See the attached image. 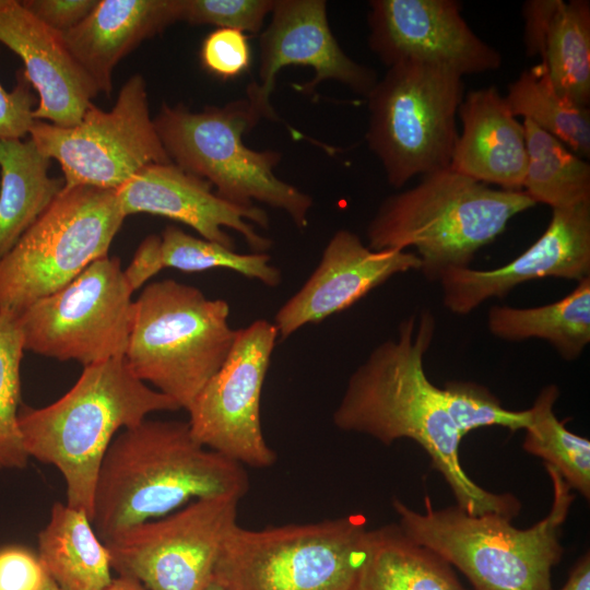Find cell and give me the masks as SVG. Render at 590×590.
<instances>
[{
  "label": "cell",
  "instance_id": "2",
  "mask_svg": "<svg viewBox=\"0 0 590 590\" xmlns=\"http://www.w3.org/2000/svg\"><path fill=\"white\" fill-rule=\"evenodd\" d=\"M249 486L245 467L201 445L188 422L144 420L109 445L97 476L92 524L106 543L196 499H241Z\"/></svg>",
  "mask_w": 590,
  "mask_h": 590
},
{
  "label": "cell",
  "instance_id": "31",
  "mask_svg": "<svg viewBox=\"0 0 590 590\" xmlns=\"http://www.w3.org/2000/svg\"><path fill=\"white\" fill-rule=\"evenodd\" d=\"M163 269L200 272L211 269H228L246 278L260 281L267 286H279L281 271L270 263L266 252L237 253L217 243L197 238L169 225L161 236Z\"/></svg>",
  "mask_w": 590,
  "mask_h": 590
},
{
  "label": "cell",
  "instance_id": "17",
  "mask_svg": "<svg viewBox=\"0 0 590 590\" xmlns=\"http://www.w3.org/2000/svg\"><path fill=\"white\" fill-rule=\"evenodd\" d=\"M544 278H590V203L552 210L544 233L520 256L492 270L452 268L440 278L442 303L467 315L488 298L504 297L517 285Z\"/></svg>",
  "mask_w": 590,
  "mask_h": 590
},
{
  "label": "cell",
  "instance_id": "5",
  "mask_svg": "<svg viewBox=\"0 0 590 590\" xmlns=\"http://www.w3.org/2000/svg\"><path fill=\"white\" fill-rule=\"evenodd\" d=\"M553 485L548 514L534 526L516 528L497 512L469 515L450 506L435 509L425 497L424 512L398 498L392 507L400 529L459 569L474 590H552V569L560 560L562 526L575 496L552 467L544 464Z\"/></svg>",
  "mask_w": 590,
  "mask_h": 590
},
{
  "label": "cell",
  "instance_id": "14",
  "mask_svg": "<svg viewBox=\"0 0 590 590\" xmlns=\"http://www.w3.org/2000/svg\"><path fill=\"white\" fill-rule=\"evenodd\" d=\"M279 338L273 322L258 319L237 330L225 362L187 410L192 436L240 464L266 469L276 461L261 425V393Z\"/></svg>",
  "mask_w": 590,
  "mask_h": 590
},
{
  "label": "cell",
  "instance_id": "7",
  "mask_svg": "<svg viewBox=\"0 0 590 590\" xmlns=\"http://www.w3.org/2000/svg\"><path fill=\"white\" fill-rule=\"evenodd\" d=\"M247 98L193 113L184 104L163 103L153 119L170 161L209 181L222 199L238 205L261 202L284 211L298 228L306 227L312 199L274 174L281 153L256 151L244 142L260 120Z\"/></svg>",
  "mask_w": 590,
  "mask_h": 590
},
{
  "label": "cell",
  "instance_id": "40",
  "mask_svg": "<svg viewBox=\"0 0 590 590\" xmlns=\"http://www.w3.org/2000/svg\"><path fill=\"white\" fill-rule=\"evenodd\" d=\"M559 0H530L523 3L524 44L529 56H541L543 36Z\"/></svg>",
  "mask_w": 590,
  "mask_h": 590
},
{
  "label": "cell",
  "instance_id": "30",
  "mask_svg": "<svg viewBox=\"0 0 590 590\" xmlns=\"http://www.w3.org/2000/svg\"><path fill=\"white\" fill-rule=\"evenodd\" d=\"M556 385L545 386L529 409L522 448L552 467L570 489L590 498V441L568 430L554 413Z\"/></svg>",
  "mask_w": 590,
  "mask_h": 590
},
{
  "label": "cell",
  "instance_id": "29",
  "mask_svg": "<svg viewBox=\"0 0 590 590\" xmlns=\"http://www.w3.org/2000/svg\"><path fill=\"white\" fill-rule=\"evenodd\" d=\"M505 99L514 114L532 121L582 158L590 156V110L559 94L544 64L523 71L508 85Z\"/></svg>",
  "mask_w": 590,
  "mask_h": 590
},
{
  "label": "cell",
  "instance_id": "37",
  "mask_svg": "<svg viewBox=\"0 0 590 590\" xmlns=\"http://www.w3.org/2000/svg\"><path fill=\"white\" fill-rule=\"evenodd\" d=\"M38 555L23 546L0 548V590H40L46 581Z\"/></svg>",
  "mask_w": 590,
  "mask_h": 590
},
{
  "label": "cell",
  "instance_id": "35",
  "mask_svg": "<svg viewBox=\"0 0 590 590\" xmlns=\"http://www.w3.org/2000/svg\"><path fill=\"white\" fill-rule=\"evenodd\" d=\"M200 58L203 67L222 79L243 73L250 63L251 51L245 33L231 28H216L203 40Z\"/></svg>",
  "mask_w": 590,
  "mask_h": 590
},
{
  "label": "cell",
  "instance_id": "3",
  "mask_svg": "<svg viewBox=\"0 0 590 590\" xmlns=\"http://www.w3.org/2000/svg\"><path fill=\"white\" fill-rule=\"evenodd\" d=\"M177 410L173 399L137 378L125 357H116L85 366L54 403L22 406L19 426L28 457L56 467L66 483V504L92 520L98 472L116 433L153 412Z\"/></svg>",
  "mask_w": 590,
  "mask_h": 590
},
{
  "label": "cell",
  "instance_id": "19",
  "mask_svg": "<svg viewBox=\"0 0 590 590\" xmlns=\"http://www.w3.org/2000/svg\"><path fill=\"white\" fill-rule=\"evenodd\" d=\"M420 269L413 251L371 250L355 233L339 229L308 280L275 314L279 337L345 310L396 274Z\"/></svg>",
  "mask_w": 590,
  "mask_h": 590
},
{
  "label": "cell",
  "instance_id": "27",
  "mask_svg": "<svg viewBox=\"0 0 590 590\" xmlns=\"http://www.w3.org/2000/svg\"><path fill=\"white\" fill-rule=\"evenodd\" d=\"M527 168L522 190L554 209L590 203V165L562 141L523 119Z\"/></svg>",
  "mask_w": 590,
  "mask_h": 590
},
{
  "label": "cell",
  "instance_id": "1",
  "mask_svg": "<svg viewBox=\"0 0 590 590\" xmlns=\"http://www.w3.org/2000/svg\"><path fill=\"white\" fill-rule=\"evenodd\" d=\"M436 320L429 310L400 322L397 340L376 346L351 375L333 413L344 432L368 435L389 446L400 438L417 442L469 515L489 512L515 518L521 504L509 493L495 494L468 476L459 459L461 437L446 410L442 391L424 370Z\"/></svg>",
  "mask_w": 590,
  "mask_h": 590
},
{
  "label": "cell",
  "instance_id": "16",
  "mask_svg": "<svg viewBox=\"0 0 590 590\" xmlns=\"http://www.w3.org/2000/svg\"><path fill=\"white\" fill-rule=\"evenodd\" d=\"M368 46L390 68L417 61L482 74L502 66L500 52L480 38L456 0H371Z\"/></svg>",
  "mask_w": 590,
  "mask_h": 590
},
{
  "label": "cell",
  "instance_id": "9",
  "mask_svg": "<svg viewBox=\"0 0 590 590\" xmlns=\"http://www.w3.org/2000/svg\"><path fill=\"white\" fill-rule=\"evenodd\" d=\"M463 97V76L451 69L417 61L387 68L366 97L365 139L391 186L450 165Z\"/></svg>",
  "mask_w": 590,
  "mask_h": 590
},
{
  "label": "cell",
  "instance_id": "34",
  "mask_svg": "<svg viewBox=\"0 0 590 590\" xmlns=\"http://www.w3.org/2000/svg\"><path fill=\"white\" fill-rule=\"evenodd\" d=\"M275 0H181L180 21L257 34Z\"/></svg>",
  "mask_w": 590,
  "mask_h": 590
},
{
  "label": "cell",
  "instance_id": "41",
  "mask_svg": "<svg viewBox=\"0 0 590 590\" xmlns=\"http://www.w3.org/2000/svg\"><path fill=\"white\" fill-rule=\"evenodd\" d=\"M559 590H590V555L583 554L574 565L569 577Z\"/></svg>",
  "mask_w": 590,
  "mask_h": 590
},
{
  "label": "cell",
  "instance_id": "23",
  "mask_svg": "<svg viewBox=\"0 0 590 590\" xmlns=\"http://www.w3.org/2000/svg\"><path fill=\"white\" fill-rule=\"evenodd\" d=\"M50 158L30 138L0 139V259L64 188L48 175Z\"/></svg>",
  "mask_w": 590,
  "mask_h": 590
},
{
  "label": "cell",
  "instance_id": "8",
  "mask_svg": "<svg viewBox=\"0 0 590 590\" xmlns=\"http://www.w3.org/2000/svg\"><path fill=\"white\" fill-rule=\"evenodd\" d=\"M368 531L362 514L261 530L237 524L213 580L226 590H357Z\"/></svg>",
  "mask_w": 590,
  "mask_h": 590
},
{
  "label": "cell",
  "instance_id": "18",
  "mask_svg": "<svg viewBox=\"0 0 590 590\" xmlns=\"http://www.w3.org/2000/svg\"><path fill=\"white\" fill-rule=\"evenodd\" d=\"M122 213H148L181 222L203 239L235 248L223 229L240 234L253 252H266L272 241L258 234L255 225L269 227L267 212L256 205H238L219 197L212 185L182 170L173 162L150 164L116 190Z\"/></svg>",
  "mask_w": 590,
  "mask_h": 590
},
{
  "label": "cell",
  "instance_id": "12",
  "mask_svg": "<svg viewBox=\"0 0 590 590\" xmlns=\"http://www.w3.org/2000/svg\"><path fill=\"white\" fill-rule=\"evenodd\" d=\"M28 134L45 156L60 164L63 189L117 190L141 168L172 162L150 116L141 74L128 79L109 111L92 103L78 125L35 120Z\"/></svg>",
  "mask_w": 590,
  "mask_h": 590
},
{
  "label": "cell",
  "instance_id": "22",
  "mask_svg": "<svg viewBox=\"0 0 590 590\" xmlns=\"http://www.w3.org/2000/svg\"><path fill=\"white\" fill-rule=\"evenodd\" d=\"M181 0H97L63 40L98 93L110 96L117 63L142 42L180 21Z\"/></svg>",
  "mask_w": 590,
  "mask_h": 590
},
{
  "label": "cell",
  "instance_id": "15",
  "mask_svg": "<svg viewBox=\"0 0 590 590\" xmlns=\"http://www.w3.org/2000/svg\"><path fill=\"white\" fill-rule=\"evenodd\" d=\"M258 82L247 86V101L260 118L278 120L271 95L281 69L309 67L311 81L295 85L304 94H312L327 80L345 85L367 97L378 81L377 72L354 61L332 34L324 0H275L271 21L260 35Z\"/></svg>",
  "mask_w": 590,
  "mask_h": 590
},
{
  "label": "cell",
  "instance_id": "26",
  "mask_svg": "<svg viewBox=\"0 0 590 590\" xmlns=\"http://www.w3.org/2000/svg\"><path fill=\"white\" fill-rule=\"evenodd\" d=\"M488 331L505 341L541 339L566 361L578 358L590 342V278L554 303L531 307L492 306Z\"/></svg>",
  "mask_w": 590,
  "mask_h": 590
},
{
  "label": "cell",
  "instance_id": "39",
  "mask_svg": "<svg viewBox=\"0 0 590 590\" xmlns=\"http://www.w3.org/2000/svg\"><path fill=\"white\" fill-rule=\"evenodd\" d=\"M161 270H163L161 236L149 235L139 245L132 261L123 269V274L130 288L134 292Z\"/></svg>",
  "mask_w": 590,
  "mask_h": 590
},
{
  "label": "cell",
  "instance_id": "38",
  "mask_svg": "<svg viewBox=\"0 0 590 590\" xmlns=\"http://www.w3.org/2000/svg\"><path fill=\"white\" fill-rule=\"evenodd\" d=\"M20 2L38 21L63 35L88 15L97 0H24Z\"/></svg>",
  "mask_w": 590,
  "mask_h": 590
},
{
  "label": "cell",
  "instance_id": "28",
  "mask_svg": "<svg viewBox=\"0 0 590 590\" xmlns=\"http://www.w3.org/2000/svg\"><path fill=\"white\" fill-rule=\"evenodd\" d=\"M542 63L554 88L576 104L590 103V2L558 1L546 25Z\"/></svg>",
  "mask_w": 590,
  "mask_h": 590
},
{
  "label": "cell",
  "instance_id": "25",
  "mask_svg": "<svg viewBox=\"0 0 590 590\" xmlns=\"http://www.w3.org/2000/svg\"><path fill=\"white\" fill-rule=\"evenodd\" d=\"M357 590H467L452 566L397 524L369 530Z\"/></svg>",
  "mask_w": 590,
  "mask_h": 590
},
{
  "label": "cell",
  "instance_id": "24",
  "mask_svg": "<svg viewBox=\"0 0 590 590\" xmlns=\"http://www.w3.org/2000/svg\"><path fill=\"white\" fill-rule=\"evenodd\" d=\"M38 558L60 590H104L113 580L108 550L91 518L60 502L38 533Z\"/></svg>",
  "mask_w": 590,
  "mask_h": 590
},
{
  "label": "cell",
  "instance_id": "4",
  "mask_svg": "<svg viewBox=\"0 0 590 590\" xmlns=\"http://www.w3.org/2000/svg\"><path fill=\"white\" fill-rule=\"evenodd\" d=\"M535 205L523 190L491 188L448 166L382 201L367 226L368 247H412L420 271L427 280H439L449 269L470 267L512 217Z\"/></svg>",
  "mask_w": 590,
  "mask_h": 590
},
{
  "label": "cell",
  "instance_id": "10",
  "mask_svg": "<svg viewBox=\"0 0 590 590\" xmlns=\"http://www.w3.org/2000/svg\"><path fill=\"white\" fill-rule=\"evenodd\" d=\"M125 219L114 189H63L0 259V309L19 314L66 286L108 255Z\"/></svg>",
  "mask_w": 590,
  "mask_h": 590
},
{
  "label": "cell",
  "instance_id": "44",
  "mask_svg": "<svg viewBox=\"0 0 590 590\" xmlns=\"http://www.w3.org/2000/svg\"><path fill=\"white\" fill-rule=\"evenodd\" d=\"M205 590H226V589L222 587L220 583H217L215 580H212Z\"/></svg>",
  "mask_w": 590,
  "mask_h": 590
},
{
  "label": "cell",
  "instance_id": "6",
  "mask_svg": "<svg viewBox=\"0 0 590 590\" xmlns=\"http://www.w3.org/2000/svg\"><path fill=\"white\" fill-rule=\"evenodd\" d=\"M228 317L224 299L175 280L153 282L133 302L126 362L187 411L232 350L237 330Z\"/></svg>",
  "mask_w": 590,
  "mask_h": 590
},
{
  "label": "cell",
  "instance_id": "43",
  "mask_svg": "<svg viewBox=\"0 0 590 590\" xmlns=\"http://www.w3.org/2000/svg\"><path fill=\"white\" fill-rule=\"evenodd\" d=\"M40 590H60L52 579L47 575L46 581Z\"/></svg>",
  "mask_w": 590,
  "mask_h": 590
},
{
  "label": "cell",
  "instance_id": "36",
  "mask_svg": "<svg viewBox=\"0 0 590 590\" xmlns=\"http://www.w3.org/2000/svg\"><path fill=\"white\" fill-rule=\"evenodd\" d=\"M37 103L23 70L17 72L12 91L4 90L0 83V139H22L28 134Z\"/></svg>",
  "mask_w": 590,
  "mask_h": 590
},
{
  "label": "cell",
  "instance_id": "20",
  "mask_svg": "<svg viewBox=\"0 0 590 590\" xmlns=\"http://www.w3.org/2000/svg\"><path fill=\"white\" fill-rule=\"evenodd\" d=\"M0 43L22 59L23 72L39 96L34 119L59 127L78 125L98 91L62 34L38 21L20 1L3 0Z\"/></svg>",
  "mask_w": 590,
  "mask_h": 590
},
{
  "label": "cell",
  "instance_id": "13",
  "mask_svg": "<svg viewBox=\"0 0 590 590\" xmlns=\"http://www.w3.org/2000/svg\"><path fill=\"white\" fill-rule=\"evenodd\" d=\"M240 498L196 499L107 541L111 568L148 590H205L223 543L237 522Z\"/></svg>",
  "mask_w": 590,
  "mask_h": 590
},
{
  "label": "cell",
  "instance_id": "33",
  "mask_svg": "<svg viewBox=\"0 0 590 590\" xmlns=\"http://www.w3.org/2000/svg\"><path fill=\"white\" fill-rule=\"evenodd\" d=\"M441 391L448 415L461 438L481 427L502 426L516 432L529 425V409H505L499 399L480 384L453 380L446 382Z\"/></svg>",
  "mask_w": 590,
  "mask_h": 590
},
{
  "label": "cell",
  "instance_id": "42",
  "mask_svg": "<svg viewBox=\"0 0 590 590\" xmlns=\"http://www.w3.org/2000/svg\"><path fill=\"white\" fill-rule=\"evenodd\" d=\"M104 590H148L140 581L128 576L119 575Z\"/></svg>",
  "mask_w": 590,
  "mask_h": 590
},
{
  "label": "cell",
  "instance_id": "21",
  "mask_svg": "<svg viewBox=\"0 0 590 590\" xmlns=\"http://www.w3.org/2000/svg\"><path fill=\"white\" fill-rule=\"evenodd\" d=\"M449 167L483 184L522 190L527 168L524 127L495 86L470 91L461 102Z\"/></svg>",
  "mask_w": 590,
  "mask_h": 590
},
{
  "label": "cell",
  "instance_id": "32",
  "mask_svg": "<svg viewBox=\"0 0 590 590\" xmlns=\"http://www.w3.org/2000/svg\"><path fill=\"white\" fill-rule=\"evenodd\" d=\"M23 352L17 314L0 309V471L23 469L30 458L19 426Z\"/></svg>",
  "mask_w": 590,
  "mask_h": 590
},
{
  "label": "cell",
  "instance_id": "11",
  "mask_svg": "<svg viewBox=\"0 0 590 590\" xmlns=\"http://www.w3.org/2000/svg\"><path fill=\"white\" fill-rule=\"evenodd\" d=\"M132 293L118 257L95 260L66 286L17 314L24 351L84 367L125 357Z\"/></svg>",
  "mask_w": 590,
  "mask_h": 590
},
{
  "label": "cell",
  "instance_id": "45",
  "mask_svg": "<svg viewBox=\"0 0 590 590\" xmlns=\"http://www.w3.org/2000/svg\"><path fill=\"white\" fill-rule=\"evenodd\" d=\"M2 1H3V0H0V5L2 4Z\"/></svg>",
  "mask_w": 590,
  "mask_h": 590
}]
</instances>
